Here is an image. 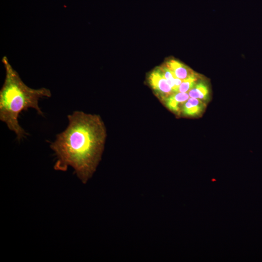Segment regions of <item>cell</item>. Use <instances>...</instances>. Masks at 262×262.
Returning <instances> with one entry per match:
<instances>
[{"mask_svg":"<svg viewBox=\"0 0 262 262\" xmlns=\"http://www.w3.org/2000/svg\"><path fill=\"white\" fill-rule=\"evenodd\" d=\"M67 118V127L50 145L57 158L54 168L65 171L71 166L79 179L85 183L101 159L106 128L98 115L75 111Z\"/></svg>","mask_w":262,"mask_h":262,"instance_id":"cell-1","label":"cell"},{"mask_svg":"<svg viewBox=\"0 0 262 262\" xmlns=\"http://www.w3.org/2000/svg\"><path fill=\"white\" fill-rule=\"evenodd\" d=\"M2 62L5 70V77L0 90V120L16 133L17 140L19 141L27 135L19 124V114L29 108H33L38 114L43 115L38 106L39 100L49 98L51 94L46 88L33 89L25 84L6 56L2 58Z\"/></svg>","mask_w":262,"mask_h":262,"instance_id":"cell-2","label":"cell"},{"mask_svg":"<svg viewBox=\"0 0 262 262\" xmlns=\"http://www.w3.org/2000/svg\"><path fill=\"white\" fill-rule=\"evenodd\" d=\"M148 80L150 86L160 95L163 99L175 93L158 69L150 73Z\"/></svg>","mask_w":262,"mask_h":262,"instance_id":"cell-3","label":"cell"},{"mask_svg":"<svg viewBox=\"0 0 262 262\" xmlns=\"http://www.w3.org/2000/svg\"><path fill=\"white\" fill-rule=\"evenodd\" d=\"M165 65L176 77L182 80L195 73L192 69L176 60H169Z\"/></svg>","mask_w":262,"mask_h":262,"instance_id":"cell-4","label":"cell"},{"mask_svg":"<svg viewBox=\"0 0 262 262\" xmlns=\"http://www.w3.org/2000/svg\"><path fill=\"white\" fill-rule=\"evenodd\" d=\"M189 97L188 93L176 92L163 100L170 110L178 113L180 112V105H183Z\"/></svg>","mask_w":262,"mask_h":262,"instance_id":"cell-5","label":"cell"},{"mask_svg":"<svg viewBox=\"0 0 262 262\" xmlns=\"http://www.w3.org/2000/svg\"><path fill=\"white\" fill-rule=\"evenodd\" d=\"M188 93L190 98H198L202 101H207L209 98V87L203 82L196 83Z\"/></svg>","mask_w":262,"mask_h":262,"instance_id":"cell-6","label":"cell"},{"mask_svg":"<svg viewBox=\"0 0 262 262\" xmlns=\"http://www.w3.org/2000/svg\"><path fill=\"white\" fill-rule=\"evenodd\" d=\"M205 106H195L187 100L182 106V112L185 115L194 116L199 115Z\"/></svg>","mask_w":262,"mask_h":262,"instance_id":"cell-7","label":"cell"},{"mask_svg":"<svg viewBox=\"0 0 262 262\" xmlns=\"http://www.w3.org/2000/svg\"><path fill=\"white\" fill-rule=\"evenodd\" d=\"M198 76L195 73L187 79L182 81L179 86L178 92L187 93L196 84L198 80Z\"/></svg>","mask_w":262,"mask_h":262,"instance_id":"cell-8","label":"cell"}]
</instances>
